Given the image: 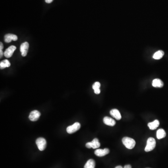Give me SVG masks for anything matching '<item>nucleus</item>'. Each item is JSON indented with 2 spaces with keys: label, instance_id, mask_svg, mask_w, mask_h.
I'll use <instances>...</instances> for the list:
<instances>
[{
  "label": "nucleus",
  "instance_id": "nucleus-1",
  "mask_svg": "<svg viewBox=\"0 0 168 168\" xmlns=\"http://www.w3.org/2000/svg\"><path fill=\"white\" fill-rule=\"evenodd\" d=\"M122 143L127 149H131L136 145V141L132 138L128 137H124L122 140Z\"/></svg>",
  "mask_w": 168,
  "mask_h": 168
},
{
  "label": "nucleus",
  "instance_id": "nucleus-15",
  "mask_svg": "<svg viewBox=\"0 0 168 168\" xmlns=\"http://www.w3.org/2000/svg\"><path fill=\"white\" fill-rule=\"evenodd\" d=\"M166 135V132L164 129H159L157 131V137L158 139H161L162 138H164Z\"/></svg>",
  "mask_w": 168,
  "mask_h": 168
},
{
  "label": "nucleus",
  "instance_id": "nucleus-5",
  "mask_svg": "<svg viewBox=\"0 0 168 168\" xmlns=\"http://www.w3.org/2000/svg\"><path fill=\"white\" fill-rule=\"evenodd\" d=\"M100 144L99 140L97 138H94L91 142L86 143L85 146L88 149L93 148L94 149L98 148L100 147Z\"/></svg>",
  "mask_w": 168,
  "mask_h": 168
},
{
  "label": "nucleus",
  "instance_id": "nucleus-8",
  "mask_svg": "<svg viewBox=\"0 0 168 168\" xmlns=\"http://www.w3.org/2000/svg\"><path fill=\"white\" fill-rule=\"evenodd\" d=\"M16 47L14 45H12L9 47V48L5 50L4 53V55L5 57L7 58H9L11 57L13 53L15 52V50H16Z\"/></svg>",
  "mask_w": 168,
  "mask_h": 168
},
{
  "label": "nucleus",
  "instance_id": "nucleus-6",
  "mask_svg": "<svg viewBox=\"0 0 168 168\" xmlns=\"http://www.w3.org/2000/svg\"><path fill=\"white\" fill-rule=\"evenodd\" d=\"M29 48V44L28 42H24L20 46V50L21 52L22 56H26Z\"/></svg>",
  "mask_w": 168,
  "mask_h": 168
},
{
  "label": "nucleus",
  "instance_id": "nucleus-23",
  "mask_svg": "<svg viewBox=\"0 0 168 168\" xmlns=\"http://www.w3.org/2000/svg\"><path fill=\"white\" fill-rule=\"evenodd\" d=\"M115 168H123V167L121 166H116Z\"/></svg>",
  "mask_w": 168,
  "mask_h": 168
},
{
  "label": "nucleus",
  "instance_id": "nucleus-14",
  "mask_svg": "<svg viewBox=\"0 0 168 168\" xmlns=\"http://www.w3.org/2000/svg\"><path fill=\"white\" fill-rule=\"evenodd\" d=\"M159 120H156L154 122L149 123L148 126L149 127V129L151 130H155L158 128V126H159Z\"/></svg>",
  "mask_w": 168,
  "mask_h": 168
},
{
  "label": "nucleus",
  "instance_id": "nucleus-17",
  "mask_svg": "<svg viewBox=\"0 0 168 168\" xmlns=\"http://www.w3.org/2000/svg\"><path fill=\"white\" fill-rule=\"evenodd\" d=\"M95 162L93 159H90L87 161L85 163L84 168H95Z\"/></svg>",
  "mask_w": 168,
  "mask_h": 168
},
{
  "label": "nucleus",
  "instance_id": "nucleus-22",
  "mask_svg": "<svg viewBox=\"0 0 168 168\" xmlns=\"http://www.w3.org/2000/svg\"><path fill=\"white\" fill-rule=\"evenodd\" d=\"M123 168H132V167H131V166L130 165H126L124 166Z\"/></svg>",
  "mask_w": 168,
  "mask_h": 168
},
{
  "label": "nucleus",
  "instance_id": "nucleus-12",
  "mask_svg": "<svg viewBox=\"0 0 168 168\" xmlns=\"http://www.w3.org/2000/svg\"><path fill=\"white\" fill-rule=\"evenodd\" d=\"M110 114L114 118L117 120H120L122 118V116L120 113L119 111L116 109H112L110 112Z\"/></svg>",
  "mask_w": 168,
  "mask_h": 168
},
{
  "label": "nucleus",
  "instance_id": "nucleus-2",
  "mask_svg": "<svg viewBox=\"0 0 168 168\" xmlns=\"http://www.w3.org/2000/svg\"><path fill=\"white\" fill-rule=\"evenodd\" d=\"M156 142L154 138L152 137H149L147 140V145L145 148V151L146 152H149L153 151L156 147Z\"/></svg>",
  "mask_w": 168,
  "mask_h": 168
},
{
  "label": "nucleus",
  "instance_id": "nucleus-4",
  "mask_svg": "<svg viewBox=\"0 0 168 168\" xmlns=\"http://www.w3.org/2000/svg\"><path fill=\"white\" fill-rule=\"evenodd\" d=\"M80 127L81 125L80 123L79 122H75L72 125L69 126L67 128V132L70 134H73L79 130L80 129Z\"/></svg>",
  "mask_w": 168,
  "mask_h": 168
},
{
  "label": "nucleus",
  "instance_id": "nucleus-10",
  "mask_svg": "<svg viewBox=\"0 0 168 168\" xmlns=\"http://www.w3.org/2000/svg\"><path fill=\"white\" fill-rule=\"evenodd\" d=\"M17 39V36L14 34H7L4 36V41L6 43H10L11 42L12 40L15 41Z\"/></svg>",
  "mask_w": 168,
  "mask_h": 168
},
{
  "label": "nucleus",
  "instance_id": "nucleus-16",
  "mask_svg": "<svg viewBox=\"0 0 168 168\" xmlns=\"http://www.w3.org/2000/svg\"><path fill=\"white\" fill-rule=\"evenodd\" d=\"M164 52L163 50H158L157 52H156V53H155V54H154V55L153 56V58H154L155 59H157V60L161 59L164 56Z\"/></svg>",
  "mask_w": 168,
  "mask_h": 168
},
{
  "label": "nucleus",
  "instance_id": "nucleus-18",
  "mask_svg": "<svg viewBox=\"0 0 168 168\" xmlns=\"http://www.w3.org/2000/svg\"><path fill=\"white\" fill-rule=\"evenodd\" d=\"M10 66V63L9 60L5 59L1 62L0 63V68L1 69H3L6 67H9Z\"/></svg>",
  "mask_w": 168,
  "mask_h": 168
},
{
  "label": "nucleus",
  "instance_id": "nucleus-13",
  "mask_svg": "<svg viewBox=\"0 0 168 168\" xmlns=\"http://www.w3.org/2000/svg\"><path fill=\"white\" fill-rule=\"evenodd\" d=\"M152 85L154 87H159L161 88L163 87V82L161 79H154L152 82Z\"/></svg>",
  "mask_w": 168,
  "mask_h": 168
},
{
  "label": "nucleus",
  "instance_id": "nucleus-19",
  "mask_svg": "<svg viewBox=\"0 0 168 168\" xmlns=\"http://www.w3.org/2000/svg\"><path fill=\"white\" fill-rule=\"evenodd\" d=\"M100 87V84L99 82H96L93 85V90L99 89Z\"/></svg>",
  "mask_w": 168,
  "mask_h": 168
},
{
  "label": "nucleus",
  "instance_id": "nucleus-11",
  "mask_svg": "<svg viewBox=\"0 0 168 168\" xmlns=\"http://www.w3.org/2000/svg\"><path fill=\"white\" fill-rule=\"evenodd\" d=\"M103 122L106 125L111 127L114 126L116 124V122L114 120L110 118L109 117H105L103 119Z\"/></svg>",
  "mask_w": 168,
  "mask_h": 168
},
{
  "label": "nucleus",
  "instance_id": "nucleus-21",
  "mask_svg": "<svg viewBox=\"0 0 168 168\" xmlns=\"http://www.w3.org/2000/svg\"><path fill=\"white\" fill-rule=\"evenodd\" d=\"M53 1V0H45V2L47 3H52Z\"/></svg>",
  "mask_w": 168,
  "mask_h": 168
},
{
  "label": "nucleus",
  "instance_id": "nucleus-9",
  "mask_svg": "<svg viewBox=\"0 0 168 168\" xmlns=\"http://www.w3.org/2000/svg\"><path fill=\"white\" fill-rule=\"evenodd\" d=\"M110 151L108 149H96L94 153L96 156L98 157H102L107 155L109 154Z\"/></svg>",
  "mask_w": 168,
  "mask_h": 168
},
{
  "label": "nucleus",
  "instance_id": "nucleus-7",
  "mask_svg": "<svg viewBox=\"0 0 168 168\" xmlns=\"http://www.w3.org/2000/svg\"><path fill=\"white\" fill-rule=\"evenodd\" d=\"M41 116L40 112L38 110H34L31 112L29 116V119L31 121L35 122L38 120Z\"/></svg>",
  "mask_w": 168,
  "mask_h": 168
},
{
  "label": "nucleus",
  "instance_id": "nucleus-20",
  "mask_svg": "<svg viewBox=\"0 0 168 168\" xmlns=\"http://www.w3.org/2000/svg\"><path fill=\"white\" fill-rule=\"evenodd\" d=\"M94 93L96 94H99L100 93V89H96V90H94Z\"/></svg>",
  "mask_w": 168,
  "mask_h": 168
},
{
  "label": "nucleus",
  "instance_id": "nucleus-3",
  "mask_svg": "<svg viewBox=\"0 0 168 168\" xmlns=\"http://www.w3.org/2000/svg\"><path fill=\"white\" fill-rule=\"evenodd\" d=\"M36 143L38 149H39V151H44L46 147V140H45L44 138H42V137L38 138L36 139Z\"/></svg>",
  "mask_w": 168,
  "mask_h": 168
}]
</instances>
